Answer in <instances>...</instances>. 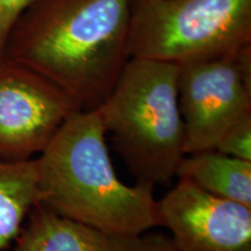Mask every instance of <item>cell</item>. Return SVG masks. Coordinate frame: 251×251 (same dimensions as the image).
Segmentation results:
<instances>
[{"instance_id":"cell-2","label":"cell","mask_w":251,"mask_h":251,"mask_svg":"<svg viewBox=\"0 0 251 251\" xmlns=\"http://www.w3.org/2000/svg\"><path fill=\"white\" fill-rule=\"evenodd\" d=\"M98 109L71 114L36 158L41 203L56 214L119 234L159 227L155 186L125 184L109 156Z\"/></svg>"},{"instance_id":"cell-4","label":"cell","mask_w":251,"mask_h":251,"mask_svg":"<svg viewBox=\"0 0 251 251\" xmlns=\"http://www.w3.org/2000/svg\"><path fill=\"white\" fill-rule=\"evenodd\" d=\"M251 43V0H131L129 58L185 63Z\"/></svg>"},{"instance_id":"cell-9","label":"cell","mask_w":251,"mask_h":251,"mask_svg":"<svg viewBox=\"0 0 251 251\" xmlns=\"http://www.w3.org/2000/svg\"><path fill=\"white\" fill-rule=\"evenodd\" d=\"M177 177L222 199L251 207V162L205 150L185 156Z\"/></svg>"},{"instance_id":"cell-1","label":"cell","mask_w":251,"mask_h":251,"mask_svg":"<svg viewBox=\"0 0 251 251\" xmlns=\"http://www.w3.org/2000/svg\"><path fill=\"white\" fill-rule=\"evenodd\" d=\"M131 0H35L19 17L5 57L49 79L81 109L101 105L128 55Z\"/></svg>"},{"instance_id":"cell-10","label":"cell","mask_w":251,"mask_h":251,"mask_svg":"<svg viewBox=\"0 0 251 251\" xmlns=\"http://www.w3.org/2000/svg\"><path fill=\"white\" fill-rule=\"evenodd\" d=\"M41 201L36 159L0 161V251L15 242L30 211Z\"/></svg>"},{"instance_id":"cell-11","label":"cell","mask_w":251,"mask_h":251,"mask_svg":"<svg viewBox=\"0 0 251 251\" xmlns=\"http://www.w3.org/2000/svg\"><path fill=\"white\" fill-rule=\"evenodd\" d=\"M225 155L251 162V113L235 122L216 144Z\"/></svg>"},{"instance_id":"cell-5","label":"cell","mask_w":251,"mask_h":251,"mask_svg":"<svg viewBox=\"0 0 251 251\" xmlns=\"http://www.w3.org/2000/svg\"><path fill=\"white\" fill-rule=\"evenodd\" d=\"M178 101L186 155L215 149L222 135L251 113V43L235 54L179 65Z\"/></svg>"},{"instance_id":"cell-12","label":"cell","mask_w":251,"mask_h":251,"mask_svg":"<svg viewBox=\"0 0 251 251\" xmlns=\"http://www.w3.org/2000/svg\"><path fill=\"white\" fill-rule=\"evenodd\" d=\"M34 1L35 0H0V61L5 58V46L14 24Z\"/></svg>"},{"instance_id":"cell-3","label":"cell","mask_w":251,"mask_h":251,"mask_svg":"<svg viewBox=\"0 0 251 251\" xmlns=\"http://www.w3.org/2000/svg\"><path fill=\"white\" fill-rule=\"evenodd\" d=\"M178 71L172 63L129 58L97 107L136 183L170 184L186 156Z\"/></svg>"},{"instance_id":"cell-7","label":"cell","mask_w":251,"mask_h":251,"mask_svg":"<svg viewBox=\"0 0 251 251\" xmlns=\"http://www.w3.org/2000/svg\"><path fill=\"white\" fill-rule=\"evenodd\" d=\"M157 206L161 226L179 251H251V207L180 178Z\"/></svg>"},{"instance_id":"cell-8","label":"cell","mask_w":251,"mask_h":251,"mask_svg":"<svg viewBox=\"0 0 251 251\" xmlns=\"http://www.w3.org/2000/svg\"><path fill=\"white\" fill-rule=\"evenodd\" d=\"M14 251H179L171 236L146 231L119 234L56 214L39 203L15 240Z\"/></svg>"},{"instance_id":"cell-6","label":"cell","mask_w":251,"mask_h":251,"mask_svg":"<svg viewBox=\"0 0 251 251\" xmlns=\"http://www.w3.org/2000/svg\"><path fill=\"white\" fill-rule=\"evenodd\" d=\"M81 107L37 72L0 61V161H26L41 153L65 120Z\"/></svg>"}]
</instances>
